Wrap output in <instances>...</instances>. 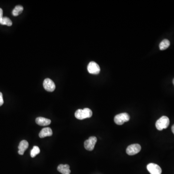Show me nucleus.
Returning a JSON list of instances; mask_svg holds the SVG:
<instances>
[{
	"label": "nucleus",
	"mask_w": 174,
	"mask_h": 174,
	"mask_svg": "<svg viewBox=\"0 0 174 174\" xmlns=\"http://www.w3.org/2000/svg\"><path fill=\"white\" fill-rule=\"evenodd\" d=\"M75 118L78 120H82L87 118H90L92 115V112L90 108H85L83 109H78L75 112Z\"/></svg>",
	"instance_id": "nucleus-1"
},
{
	"label": "nucleus",
	"mask_w": 174,
	"mask_h": 174,
	"mask_svg": "<svg viewBox=\"0 0 174 174\" xmlns=\"http://www.w3.org/2000/svg\"><path fill=\"white\" fill-rule=\"evenodd\" d=\"M169 118L168 117L163 116L157 121L155 124L156 127L159 131H162L163 129L167 128L169 125Z\"/></svg>",
	"instance_id": "nucleus-2"
},
{
	"label": "nucleus",
	"mask_w": 174,
	"mask_h": 174,
	"mask_svg": "<svg viewBox=\"0 0 174 174\" xmlns=\"http://www.w3.org/2000/svg\"><path fill=\"white\" fill-rule=\"evenodd\" d=\"M130 116L128 113H121L115 116L114 121L116 124L119 125H121L124 124V122L128 121L130 120Z\"/></svg>",
	"instance_id": "nucleus-3"
},
{
	"label": "nucleus",
	"mask_w": 174,
	"mask_h": 174,
	"mask_svg": "<svg viewBox=\"0 0 174 174\" xmlns=\"http://www.w3.org/2000/svg\"><path fill=\"white\" fill-rule=\"evenodd\" d=\"M141 150V147L140 145L134 144L128 146L126 149V153L129 155H134L139 152Z\"/></svg>",
	"instance_id": "nucleus-4"
},
{
	"label": "nucleus",
	"mask_w": 174,
	"mask_h": 174,
	"mask_svg": "<svg viewBox=\"0 0 174 174\" xmlns=\"http://www.w3.org/2000/svg\"><path fill=\"white\" fill-rule=\"evenodd\" d=\"M97 138L95 137L89 138L84 142V147L87 151H91L94 149V146L97 142Z\"/></svg>",
	"instance_id": "nucleus-5"
},
{
	"label": "nucleus",
	"mask_w": 174,
	"mask_h": 174,
	"mask_svg": "<svg viewBox=\"0 0 174 174\" xmlns=\"http://www.w3.org/2000/svg\"><path fill=\"white\" fill-rule=\"evenodd\" d=\"M87 69L89 73L91 74H98L100 72V66L94 62H91L89 63Z\"/></svg>",
	"instance_id": "nucleus-6"
},
{
	"label": "nucleus",
	"mask_w": 174,
	"mask_h": 174,
	"mask_svg": "<svg viewBox=\"0 0 174 174\" xmlns=\"http://www.w3.org/2000/svg\"><path fill=\"white\" fill-rule=\"evenodd\" d=\"M146 168L151 174H162V169L160 166L155 163H149L147 164Z\"/></svg>",
	"instance_id": "nucleus-7"
},
{
	"label": "nucleus",
	"mask_w": 174,
	"mask_h": 174,
	"mask_svg": "<svg viewBox=\"0 0 174 174\" xmlns=\"http://www.w3.org/2000/svg\"><path fill=\"white\" fill-rule=\"evenodd\" d=\"M44 89L49 92H52L55 90L56 86L54 82L50 79H46L43 82Z\"/></svg>",
	"instance_id": "nucleus-8"
},
{
	"label": "nucleus",
	"mask_w": 174,
	"mask_h": 174,
	"mask_svg": "<svg viewBox=\"0 0 174 174\" xmlns=\"http://www.w3.org/2000/svg\"><path fill=\"white\" fill-rule=\"evenodd\" d=\"M29 146V143L26 140H22L19 143L18 148H19V151L18 153L19 155H23L25 151L27 150Z\"/></svg>",
	"instance_id": "nucleus-9"
},
{
	"label": "nucleus",
	"mask_w": 174,
	"mask_h": 174,
	"mask_svg": "<svg viewBox=\"0 0 174 174\" xmlns=\"http://www.w3.org/2000/svg\"><path fill=\"white\" fill-rule=\"evenodd\" d=\"M57 170L62 174H70L71 173L70 166L68 164H60L57 168Z\"/></svg>",
	"instance_id": "nucleus-10"
},
{
	"label": "nucleus",
	"mask_w": 174,
	"mask_h": 174,
	"mask_svg": "<svg viewBox=\"0 0 174 174\" xmlns=\"http://www.w3.org/2000/svg\"><path fill=\"white\" fill-rule=\"evenodd\" d=\"M53 134L52 130L50 128L46 127L43 129L39 133L40 138H44L47 137H50Z\"/></svg>",
	"instance_id": "nucleus-11"
},
{
	"label": "nucleus",
	"mask_w": 174,
	"mask_h": 174,
	"mask_svg": "<svg viewBox=\"0 0 174 174\" xmlns=\"http://www.w3.org/2000/svg\"><path fill=\"white\" fill-rule=\"evenodd\" d=\"M36 122L40 126H48L51 123V121L43 117H38L36 119Z\"/></svg>",
	"instance_id": "nucleus-12"
},
{
	"label": "nucleus",
	"mask_w": 174,
	"mask_h": 174,
	"mask_svg": "<svg viewBox=\"0 0 174 174\" xmlns=\"http://www.w3.org/2000/svg\"><path fill=\"white\" fill-rule=\"evenodd\" d=\"M170 45V41L168 40L164 39L160 43V45H159L160 50H165L169 47Z\"/></svg>",
	"instance_id": "nucleus-13"
},
{
	"label": "nucleus",
	"mask_w": 174,
	"mask_h": 174,
	"mask_svg": "<svg viewBox=\"0 0 174 174\" xmlns=\"http://www.w3.org/2000/svg\"><path fill=\"white\" fill-rule=\"evenodd\" d=\"M23 11V7L21 6H17L12 11V14L14 16H18Z\"/></svg>",
	"instance_id": "nucleus-14"
},
{
	"label": "nucleus",
	"mask_w": 174,
	"mask_h": 174,
	"mask_svg": "<svg viewBox=\"0 0 174 174\" xmlns=\"http://www.w3.org/2000/svg\"><path fill=\"white\" fill-rule=\"evenodd\" d=\"M0 24L3 25H7L8 26H11L12 25V22L10 20L9 18L7 17H3Z\"/></svg>",
	"instance_id": "nucleus-15"
},
{
	"label": "nucleus",
	"mask_w": 174,
	"mask_h": 174,
	"mask_svg": "<svg viewBox=\"0 0 174 174\" xmlns=\"http://www.w3.org/2000/svg\"><path fill=\"white\" fill-rule=\"evenodd\" d=\"M40 150L39 147L37 146H34L31 151V156L32 158L35 157L37 154L40 153Z\"/></svg>",
	"instance_id": "nucleus-16"
},
{
	"label": "nucleus",
	"mask_w": 174,
	"mask_h": 174,
	"mask_svg": "<svg viewBox=\"0 0 174 174\" xmlns=\"http://www.w3.org/2000/svg\"><path fill=\"white\" fill-rule=\"evenodd\" d=\"M3 102H3L2 93L1 92H0V107L3 104Z\"/></svg>",
	"instance_id": "nucleus-17"
},
{
	"label": "nucleus",
	"mask_w": 174,
	"mask_h": 174,
	"mask_svg": "<svg viewBox=\"0 0 174 174\" xmlns=\"http://www.w3.org/2000/svg\"><path fill=\"white\" fill-rule=\"evenodd\" d=\"M2 15H3V11H2V9L0 8V22H1L2 19V18H3Z\"/></svg>",
	"instance_id": "nucleus-18"
},
{
	"label": "nucleus",
	"mask_w": 174,
	"mask_h": 174,
	"mask_svg": "<svg viewBox=\"0 0 174 174\" xmlns=\"http://www.w3.org/2000/svg\"><path fill=\"white\" fill-rule=\"evenodd\" d=\"M171 129H172V132H173V133L174 134V124L172 126Z\"/></svg>",
	"instance_id": "nucleus-19"
},
{
	"label": "nucleus",
	"mask_w": 174,
	"mask_h": 174,
	"mask_svg": "<svg viewBox=\"0 0 174 174\" xmlns=\"http://www.w3.org/2000/svg\"><path fill=\"white\" fill-rule=\"evenodd\" d=\"M173 84H174V79H173Z\"/></svg>",
	"instance_id": "nucleus-20"
}]
</instances>
